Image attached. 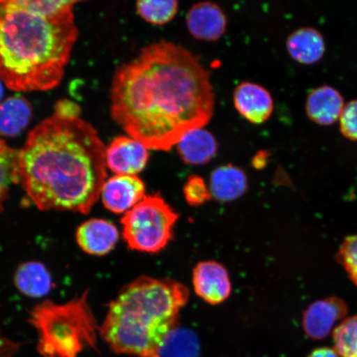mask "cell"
<instances>
[{
  "mask_svg": "<svg viewBox=\"0 0 357 357\" xmlns=\"http://www.w3.org/2000/svg\"><path fill=\"white\" fill-rule=\"evenodd\" d=\"M31 322L39 333V351L46 357H77L96 344V321L87 293L65 305L46 301L34 307Z\"/></svg>",
  "mask_w": 357,
  "mask_h": 357,
  "instance_id": "cell-5",
  "label": "cell"
},
{
  "mask_svg": "<svg viewBox=\"0 0 357 357\" xmlns=\"http://www.w3.org/2000/svg\"><path fill=\"white\" fill-rule=\"evenodd\" d=\"M307 357H340L337 351L328 347H320L312 351Z\"/></svg>",
  "mask_w": 357,
  "mask_h": 357,
  "instance_id": "cell-28",
  "label": "cell"
},
{
  "mask_svg": "<svg viewBox=\"0 0 357 357\" xmlns=\"http://www.w3.org/2000/svg\"><path fill=\"white\" fill-rule=\"evenodd\" d=\"M15 287L26 296L41 298L50 292L52 276L43 263L29 261L17 268L15 275Z\"/></svg>",
  "mask_w": 357,
  "mask_h": 357,
  "instance_id": "cell-18",
  "label": "cell"
},
{
  "mask_svg": "<svg viewBox=\"0 0 357 357\" xmlns=\"http://www.w3.org/2000/svg\"><path fill=\"white\" fill-rule=\"evenodd\" d=\"M236 111L253 124H261L271 118L274 111V100L271 93L260 84L241 82L234 93Z\"/></svg>",
  "mask_w": 357,
  "mask_h": 357,
  "instance_id": "cell-12",
  "label": "cell"
},
{
  "mask_svg": "<svg viewBox=\"0 0 357 357\" xmlns=\"http://www.w3.org/2000/svg\"><path fill=\"white\" fill-rule=\"evenodd\" d=\"M119 238L117 227L113 223L93 218L79 227L77 243L84 252L93 256H105L117 244Z\"/></svg>",
  "mask_w": 357,
  "mask_h": 357,
  "instance_id": "cell-14",
  "label": "cell"
},
{
  "mask_svg": "<svg viewBox=\"0 0 357 357\" xmlns=\"http://www.w3.org/2000/svg\"><path fill=\"white\" fill-rule=\"evenodd\" d=\"M74 8L50 13L36 0H0V80L8 89L47 91L61 83L79 35Z\"/></svg>",
  "mask_w": 357,
  "mask_h": 357,
  "instance_id": "cell-3",
  "label": "cell"
},
{
  "mask_svg": "<svg viewBox=\"0 0 357 357\" xmlns=\"http://www.w3.org/2000/svg\"><path fill=\"white\" fill-rule=\"evenodd\" d=\"M287 50L290 57L298 63L307 66L315 64L324 55L325 40L318 30L305 26L289 34Z\"/></svg>",
  "mask_w": 357,
  "mask_h": 357,
  "instance_id": "cell-16",
  "label": "cell"
},
{
  "mask_svg": "<svg viewBox=\"0 0 357 357\" xmlns=\"http://www.w3.org/2000/svg\"><path fill=\"white\" fill-rule=\"evenodd\" d=\"M186 25L195 39L216 42L226 33L227 20L218 4L200 2L194 4L187 13Z\"/></svg>",
  "mask_w": 357,
  "mask_h": 357,
  "instance_id": "cell-11",
  "label": "cell"
},
{
  "mask_svg": "<svg viewBox=\"0 0 357 357\" xmlns=\"http://www.w3.org/2000/svg\"><path fill=\"white\" fill-rule=\"evenodd\" d=\"M138 15L149 24L165 25L172 21L178 10L176 0H144L136 4Z\"/></svg>",
  "mask_w": 357,
  "mask_h": 357,
  "instance_id": "cell-21",
  "label": "cell"
},
{
  "mask_svg": "<svg viewBox=\"0 0 357 357\" xmlns=\"http://www.w3.org/2000/svg\"><path fill=\"white\" fill-rule=\"evenodd\" d=\"M105 151L91 123L54 112L19 151V183L41 211L86 214L106 181Z\"/></svg>",
  "mask_w": 357,
  "mask_h": 357,
  "instance_id": "cell-2",
  "label": "cell"
},
{
  "mask_svg": "<svg viewBox=\"0 0 357 357\" xmlns=\"http://www.w3.org/2000/svg\"><path fill=\"white\" fill-rule=\"evenodd\" d=\"M19 183V151L0 138V211L13 184Z\"/></svg>",
  "mask_w": 357,
  "mask_h": 357,
  "instance_id": "cell-20",
  "label": "cell"
},
{
  "mask_svg": "<svg viewBox=\"0 0 357 357\" xmlns=\"http://www.w3.org/2000/svg\"><path fill=\"white\" fill-rule=\"evenodd\" d=\"M335 351L340 357H357V315L342 320L333 330Z\"/></svg>",
  "mask_w": 357,
  "mask_h": 357,
  "instance_id": "cell-23",
  "label": "cell"
},
{
  "mask_svg": "<svg viewBox=\"0 0 357 357\" xmlns=\"http://www.w3.org/2000/svg\"><path fill=\"white\" fill-rule=\"evenodd\" d=\"M347 312V303L340 298L317 301L303 312V329L307 337L322 340L333 331L335 325L345 319Z\"/></svg>",
  "mask_w": 357,
  "mask_h": 357,
  "instance_id": "cell-8",
  "label": "cell"
},
{
  "mask_svg": "<svg viewBox=\"0 0 357 357\" xmlns=\"http://www.w3.org/2000/svg\"><path fill=\"white\" fill-rule=\"evenodd\" d=\"M198 351V340L195 334L177 328L167 337L160 357H196Z\"/></svg>",
  "mask_w": 357,
  "mask_h": 357,
  "instance_id": "cell-22",
  "label": "cell"
},
{
  "mask_svg": "<svg viewBox=\"0 0 357 357\" xmlns=\"http://www.w3.org/2000/svg\"><path fill=\"white\" fill-rule=\"evenodd\" d=\"M149 149L130 136L114 138L106 147L107 167L116 175L137 176L149 163Z\"/></svg>",
  "mask_w": 357,
  "mask_h": 357,
  "instance_id": "cell-7",
  "label": "cell"
},
{
  "mask_svg": "<svg viewBox=\"0 0 357 357\" xmlns=\"http://www.w3.org/2000/svg\"><path fill=\"white\" fill-rule=\"evenodd\" d=\"M248 187L247 175L233 164L222 165L211 173L209 189L213 197L221 202H231L240 198Z\"/></svg>",
  "mask_w": 357,
  "mask_h": 357,
  "instance_id": "cell-17",
  "label": "cell"
},
{
  "mask_svg": "<svg viewBox=\"0 0 357 357\" xmlns=\"http://www.w3.org/2000/svg\"><path fill=\"white\" fill-rule=\"evenodd\" d=\"M183 192H184L186 202L191 206H199L213 197L211 189L204 178L195 175H192L187 178Z\"/></svg>",
  "mask_w": 357,
  "mask_h": 357,
  "instance_id": "cell-25",
  "label": "cell"
},
{
  "mask_svg": "<svg viewBox=\"0 0 357 357\" xmlns=\"http://www.w3.org/2000/svg\"><path fill=\"white\" fill-rule=\"evenodd\" d=\"M189 296L176 280L137 278L110 303L101 337L119 354L160 357Z\"/></svg>",
  "mask_w": 357,
  "mask_h": 357,
  "instance_id": "cell-4",
  "label": "cell"
},
{
  "mask_svg": "<svg viewBox=\"0 0 357 357\" xmlns=\"http://www.w3.org/2000/svg\"><path fill=\"white\" fill-rule=\"evenodd\" d=\"M268 159H269V153L266 151H259L253 156L252 162V166L257 169H261L266 166Z\"/></svg>",
  "mask_w": 357,
  "mask_h": 357,
  "instance_id": "cell-27",
  "label": "cell"
},
{
  "mask_svg": "<svg viewBox=\"0 0 357 357\" xmlns=\"http://www.w3.org/2000/svg\"><path fill=\"white\" fill-rule=\"evenodd\" d=\"M344 106V100L337 89L322 86L309 93L305 111L312 122L320 126H329L339 120Z\"/></svg>",
  "mask_w": 357,
  "mask_h": 357,
  "instance_id": "cell-13",
  "label": "cell"
},
{
  "mask_svg": "<svg viewBox=\"0 0 357 357\" xmlns=\"http://www.w3.org/2000/svg\"><path fill=\"white\" fill-rule=\"evenodd\" d=\"M145 185L137 176L116 175L108 178L101 191L102 203L115 213H126L145 197Z\"/></svg>",
  "mask_w": 357,
  "mask_h": 357,
  "instance_id": "cell-10",
  "label": "cell"
},
{
  "mask_svg": "<svg viewBox=\"0 0 357 357\" xmlns=\"http://www.w3.org/2000/svg\"><path fill=\"white\" fill-rule=\"evenodd\" d=\"M178 215L160 195H146L122 218L123 236L134 251L156 253L167 247Z\"/></svg>",
  "mask_w": 357,
  "mask_h": 357,
  "instance_id": "cell-6",
  "label": "cell"
},
{
  "mask_svg": "<svg viewBox=\"0 0 357 357\" xmlns=\"http://www.w3.org/2000/svg\"><path fill=\"white\" fill-rule=\"evenodd\" d=\"M1 80H0V99H1L2 95H3V89L1 86Z\"/></svg>",
  "mask_w": 357,
  "mask_h": 357,
  "instance_id": "cell-29",
  "label": "cell"
},
{
  "mask_svg": "<svg viewBox=\"0 0 357 357\" xmlns=\"http://www.w3.org/2000/svg\"><path fill=\"white\" fill-rule=\"evenodd\" d=\"M337 259L357 287V234L347 236L343 241L338 250Z\"/></svg>",
  "mask_w": 357,
  "mask_h": 357,
  "instance_id": "cell-24",
  "label": "cell"
},
{
  "mask_svg": "<svg viewBox=\"0 0 357 357\" xmlns=\"http://www.w3.org/2000/svg\"><path fill=\"white\" fill-rule=\"evenodd\" d=\"M176 146L183 162L190 166H201L211 162L218 149L215 137L204 128L187 132Z\"/></svg>",
  "mask_w": 357,
  "mask_h": 357,
  "instance_id": "cell-15",
  "label": "cell"
},
{
  "mask_svg": "<svg viewBox=\"0 0 357 357\" xmlns=\"http://www.w3.org/2000/svg\"><path fill=\"white\" fill-rule=\"evenodd\" d=\"M111 115L149 150L168 151L213 118L215 95L199 57L172 42L142 49L115 71Z\"/></svg>",
  "mask_w": 357,
  "mask_h": 357,
  "instance_id": "cell-1",
  "label": "cell"
},
{
  "mask_svg": "<svg viewBox=\"0 0 357 357\" xmlns=\"http://www.w3.org/2000/svg\"><path fill=\"white\" fill-rule=\"evenodd\" d=\"M340 131L351 141H357V99L345 105L339 118Z\"/></svg>",
  "mask_w": 357,
  "mask_h": 357,
  "instance_id": "cell-26",
  "label": "cell"
},
{
  "mask_svg": "<svg viewBox=\"0 0 357 357\" xmlns=\"http://www.w3.org/2000/svg\"><path fill=\"white\" fill-rule=\"evenodd\" d=\"M32 107L24 97H11L0 104V134L17 135L32 118Z\"/></svg>",
  "mask_w": 357,
  "mask_h": 357,
  "instance_id": "cell-19",
  "label": "cell"
},
{
  "mask_svg": "<svg viewBox=\"0 0 357 357\" xmlns=\"http://www.w3.org/2000/svg\"><path fill=\"white\" fill-rule=\"evenodd\" d=\"M196 294L209 305H216L230 296L231 284L226 268L213 261L199 262L193 271Z\"/></svg>",
  "mask_w": 357,
  "mask_h": 357,
  "instance_id": "cell-9",
  "label": "cell"
}]
</instances>
